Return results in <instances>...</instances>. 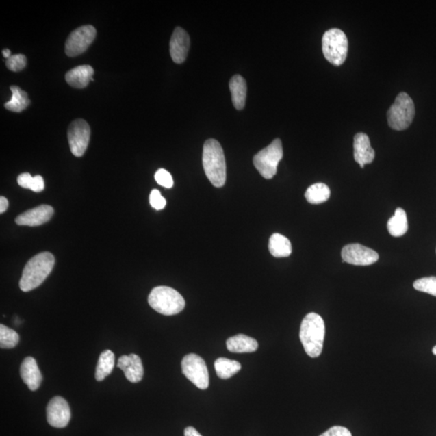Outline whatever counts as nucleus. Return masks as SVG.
<instances>
[{
	"label": "nucleus",
	"instance_id": "obj_22",
	"mask_svg": "<svg viewBox=\"0 0 436 436\" xmlns=\"http://www.w3.org/2000/svg\"><path fill=\"white\" fill-rule=\"evenodd\" d=\"M387 228L390 235L401 237L408 231L407 216L402 208H398L392 218L389 220Z\"/></svg>",
	"mask_w": 436,
	"mask_h": 436
},
{
	"label": "nucleus",
	"instance_id": "obj_36",
	"mask_svg": "<svg viewBox=\"0 0 436 436\" xmlns=\"http://www.w3.org/2000/svg\"><path fill=\"white\" fill-rule=\"evenodd\" d=\"M184 436H202V435L194 428H192V426H188V428L184 430Z\"/></svg>",
	"mask_w": 436,
	"mask_h": 436
},
{
	"label": "nucleus",
	"instance_id": "obj_21",
	"mask_svg": "<svg viewBox=\"0 0 436 436\" xmlns=\"http://www.w3.org/2000/svg\"><path fill=\"white\" fill-rule=\"evenodd\" d=\"M268 248L270 253L277 258L287 257L292 253L290 241L281 233H273L270 238Z\"/></svg>",
	"mask_w": 436,
	"mask_h": 436
},
{
	"label": "nucleus",
	"instance_id": "obj_32",
	"mask_svg": "<svg viewBox=\"0 0 436 436\" xmlns=\"http://www.w3.org/2000/svg\"><path fill=\"white\" fill-rule=\"evenodd\" d=\"M320 436H352V435L348 429L344 428V426H335Z\"/></svg>",
	"mask_w": 436,
	"mask_h": 436
},
{
	"label": "nucleus",
	"instance_id": "obj_29",
	"mask_svg": "<svg viewBox=\"0 0 436 436\" xmlns=\"http://www.w3.org/2000/svg\"><path fill=\"white\" fill-rule=\"evenodd\" d=\"M27 65V58L24 55H12L6 61V66L8 70L18 72L25 68Z\"/></svg>",
	"mask_w": 436,
	"mask_h": 436
},
{
	"label": "nucleus",
	"instance_id": "obj_16",
	"mask_svg": "<svg viewBox=\"0 0 436 436\" xmlns=\"http://www.w3.org/2000/svg\"><path fill=\"white\" fill-rule=\"evenodd\" d=\"M118 367L125 373V377L132 383H138L142 380L144 368L142 359L135 354L120 357Z\"/></svg>",
	"mask_w": 436,
	"mask_h": 436
},
{
	"label": "nucleus",
	"instance_id": "obj_5",
	"mask_svg": "<svg viewBox=\"0 0 436 436\" xmlns=\"http://www.w3.org/2000/svg\"><path fill=\"white\" fill-rule=\"evenodd\" d=\"M415 116V103L406 92L399 93L387 112L388 124L391 129L402 131L410 127Z\"/></svg>",
	"mask_w": 436,
	"mask_h": 436
},
{
	"label": "nucleus",
	"instance_id": "obj_33",
	"mask_svg": "<svg viewBox=\"0 0 436 436\" xmlns=\"http://www.w3.org/2000/svg\"><path fill=\"white\" fill-rule=\"evenodd\" d=\"M34 177L29 173H23L19 175L17 178L18 184L22 188L30 190L32 186Z\"/></svg>",
	"mask_w": 436,
	"mask_h": 436
},
{
	"label": "nucleus",
	"instance_id": "obj_23",
	"mask_svg": "<svg viewBox=\"0 0 436 436\" xmlns=\"http://www.w3.org/2000/svg\"><path fill=\"white\" fill-rule=\"evenodd\" d=\"M115 365V356L110 350H105L99 357L98 363L96 368V379L97 381H102L107 376L111 374L114 370Z\"/></svg>",
	"mask_w": 436,
	"mask_h": 436
},
{
	"label": "nucleus",
	"instance_id": "obj_15",
	"mask_svg": "<svg viewBox=\"0 0 436 436\" xmlns=\"http://www.w3.org/2000/svg\"><path fill=\"white\" fill-rule=\"evenodd\" d=\"M354 159L359 167L372 163L375 159V151L372 149L370 138L363 133H358L354 137Z\"/></svg>",
	"mask_w": 436,
	"mask_h": 436
},
{
	"label": "nucleus",
	"instance_id": "obj_1",
	"mask_svg": "<svg viewBox=\"0 0 436 436\" xmlns=\"http://www.w3.org/2000/svg\"><path fill=\"white\" fill-rule=\"evenodd\" d=\"M203 168L207 178L216 188H222L227 181V165L221 144L215 139L207 140L203 147Z\"/></svg>",
	"mask_w": 436,
	"mask_h": 436
},
{
	"label": "nucleus",
	"instance_id": "obj_19",
	"mask_svg": "<svg viewBox=\"0 0 436 436\" xmlns=\"http://www.w3.org/2000/svg\"><path fill=\"white\" fill-rule=\"evenodd\" d=\"M227 347L233 353H251L257 350L258 342L245 335L231 337L227 341Z\"/></svg>",
	"mask_w": 436,
	"mask_h": 436
},
{
	"label": "nucleus",
	"instance_id": "obj_24",
	"mask_svg": "<svg viewBox=\"0 0 436 436\" xmlns=\"http://www.w3.org/2000/svg\"><path fill=\"white\" fill-rule=\"evenodd\" d=\"M216 372L219 379L227 380L241 370V363L227 358H218L214 363Z\"/></svg>",
	"mask_w": 436,
	"mask_h": 436
},
{
	"label": "nucleus",
	"instance_id": "obj_37",
	"mask_svg": "<svg viewBox=\"0 0 436 436\" xmlns=\"http://www.w3.org/2000/svg\"><path fill=\"white\" fill-rule=\"evenodd\" d=\"M2 53H3V57L7 58V60H8V58L12 56L10 49H3Z\"/></svg>",
	"mask_w": 436,
	"mask_h": 436
},
{
	"label": "nucleus",
	"instance_id": "obj_6",
	"mask_svg": "<svg viewBox=\"0 0 436 436\" xmlns=\"http://www.w3.org/2000/svg\"><path fill=\"white\" fill-rule=\"evenodd\" d=\"M322 42L326 60L336 66L343 65L348 52V40L344 31L339 29L328 30L323 35Z\"/></svg>",
	"mask_w": 436,
	"mask_h": 436
},
{
	"label": "nucleus",
	"instance_id": "obj_7",
	"mask_svg": "<svg viewBox=\"0 0 436 436\" xmlns=\"http://www.w3.org/2000/svg\"><path fill=\"white\" fill-rule=\"evenodd\" d=\"M283 155L282 142L281 139L277 138L254 156L255 167L264 178L271 179L277 172L278 164Z\"/></svg>",
	"mask_w": 436,
	"mask_h": 436
},
{
	"label": "nucleus",
	"instance_id": "obj_30",
	"mask_svg": "<svg viewBox=\"0 0 436 436\" xmlns=\"http://www.w3.org/2000/svg\"><path fill=\"white\" fill-rule=\"evenodd\" d=\"M155 178L156 182L161 186L167 188L173 187L174 181L172 175H170L168 170H166L165 169H159L157 170Z\"/></svg>",
	"mask_w": 436,
	"mask_h": 436
},
{
	"label": "nucleus",
	"instance_id": "obj_27",
	"mask_svg": "<svg viewBox=\"0 0 436 436\" xmlns=\"http://www.w3.org/2000/svg\"><path fill=\"white\" fill-rule=\"evenodd\" d=\"M20 337L15 331L3 324L0 325V347L11 349L19 343Z\"/></svg>",
	"mask_w": 436,
	"mask_h": 436
},
{
	"label": "nucleus",
	"instance_id": "obj_38",
	"mask_svg": "<svg viewBox=\"0 0 436 436\" xmlns=\"http://www.w3.org/2000/svg\"><path fill=\"white\" fill-rule=\"evenodd\" d=\"M433 352L435 355V356H436V346H435V347L433 348Z\"/></svg>",
	"mask_w": 436,
	"mask_h": 436
},
{
	"label": "nucleus",
	"instance_id": "obj_2",
	"mask_svg": "<svg viewBox=\"0 0 436 436\" xmlns=\"http://www.w3.org/2000/svg\"><path fill=\"white\" fill-rule=\"evenodd\" d=\"M55 259L51 253H42L34 256L25 265L20 281V287L23 292L37 289L46 281L55 266Z\"/></svg>",
	"mask_w": 436,
	"mask_h": 436
},
{
	"label": "nucleus",
	"instance_id": "obj_3",
	"mask_svg": "<svg viewBox=\"0 0 436 436\" xmlns=\"http://www.w3.org/2000/svg\"><path fill=\"white\" fill-rule=\"evenodd\" d=\"M325 323L316 313H308L300 325V339L305 352L311 358L320 356L325 338Z\"/></svg>",
	"mask_w": 436,
	"mask_h": 436
},
{
	"label": "nucleus",
	"instance_id": "obj_9",
	"mask_svg": "<svg viewBox=\"0 0 436 436\" xmlns=\"http://www.w3.org/2000/svg\"><path fill=\"white\" fill-rule=\"evenodd\" d=\"M97 29L92 25L79 27L67 38L65 51L67 56L75 57L82 55L95 40Z\"/></svg>",
	"mask_w": 436,
	"mask_h": 436
},
{
	"label": "nucleus",
	"instance_id": "obj_35",
	"mask_svg": "<svg viewBox=\"0 0 436 436\" xmlns=\"http://www.w3.org/2000/svg\"><path fill=\"white\" fill-rule=\"evenodd\" d=\"M8 201L5 197H0V213L3 214L8 208Z\"/></svg>",
	"mask_w": 436,
	"mask_h": 436
},
{
	"label": "nucleus",
	"instance_id": "obj_10",
	"mask_svg": "<svg viewBox=\"0 0 436 436\" xmlns=\"http://www.w3.org/2000/svg\"><path fill=\"white\" fill-rule=\"evenodd\" d=\"M67 137L72 154L82 157L86 152L91 137V129L86 120L77 119L70 125Z\"/></svg>",
	"mask_w": 436,
	"mask_h": 436
},
{
	"label": "nucleus",
	"instance_id": "obj_20",
	"mask_svg": "<svg viewBox=\"0 0 436 436\" xmlns=\"http://www.w3.org/2000/svg\"><path fill=\"white\" fill-rule=\"evenodd\" d=\"M230 90L233 106L238 110L244 109L247 86L246 80L240 75H236L230 81Z\"/></svg>",
	"mask_w": 436,
	"mask_h": 436
},
{
	"label": "nucleus",
	"instance_id": "obj_28",
	"mask_svg": "<svg viewBox=\"0 0 436 436\" xmlns=\"http://www.w3.org/2000/svg\"><path fill=\"white\" fill-rule=\"evenodd\" d=\"M413 285L418 291L436 296V277L419 279Z\"/></svg>",
	"mask_w": 436,
	"mask_h": 436
},
{
	"label": "nucleus",
	"instance_id": "obj_11",
	"mask_svg": "<svg viewBox=\"0 0 436 436\" xmlns=\"http://www.w3.org/2000/svg\"><path fill=\"white\" fill-rule=\"evenodd\" d=\"M341 255L345 263L357 266H368L379 259V255L374 250L359 244L345 246Z\"/></svg>",
	"mask_w": 436,
	"mask_h": 436
},
{
	"label": "nucleus",
	"instance_id": "obj_8",
	"mask_svg": "<svg viewBox=\"0 0 436 436\" xmlns=\"http://www.w3.org/2000/svg\"><path fill=\"white\" fill-rule=\"evenodd\" d=\"M183 375L201 389H208L209 376L208 368L203 359L198 355L188 354L181 363Z\"/></svg>",
	"mask_w": 436,
	"mask_h": 436
},
{
	"label": "nucleus",
	"instance_id": "obj_26",
	"mask_svg": "<svg viewBox=\"0 0 436 436\" xmlns=\"http://www.w3.org/2000/svg\"><path fill=\"white\" fill-rule=\"evenodd\" d=\"M11 91L12 97L10 101H8L4 106L9 111L21 112L30 105L28 94L18 86H12Z\"/></svg>",
	"mask_w": 436,
	"mask_h": 436
},
{
	"label": "nucleus",
	"instance_id": "obj_4",
	"mask_svg": "<svg viewBox=\"0 0 436 436\" xmlns=\"http://www.w3.org/2000/svg\"><path fill=\"white\" fill-rule=\"evenodd\" d=\"M148 303L155 311L166 316L178 314L185 307V300L182 295L167 286L153 289L148 296Z\"/></svg>",
	"mask_w": 436,
	"mask_h": 436
},
{
	"label": "nucleus",
	"instance_id": "obj_13",
	"mask_svg": "<svg viewBox=\"0 0 436 436\" xmlns=\"http://www.w3.org/2000/svg\"><path fill=\"white\" fill-rule=\"evenodd\" d=\"M190 49V35L181 27H177L170 42V53L175 64H183L186 60Z\"/></svg>",
	"mask_w": 436,
	"mask_h": 436
},
{
	"label": "nucleus",
	"instance_id": "obj_17",
	"mask_svg": "<svg viewBox=\"0 0 436 436\" xmlns=\"http://www.w3.org/2000/svg\"><path fill=\"white\" fill-rule=\"evenodd\" d=\"M21 376L30 390L36 391L39 389L42 384V375L34 358L26 357L22 362Z\"/></svg>",
	"mask_w": 436,
	"mask_h": 436
},
{
	"label": "nucleus",
	"instance_id": "obj_25",
	"mask_svg": "<svg viewBox=\"0 0 436 436\" xmlns=\"http://www.w3.org/2000/svg\"><path fill=\"white\" fill-rule=\"evenodd\" d=\"M305 196L310 204H322L329 200L331 190L329 187L325 183H314L308 188V190L305 192Z\"/></svg>",
	"mask_w": 436,
	"mask_h": 436
},
{
	"label": "nucleus",
	"instance_id": "obj_12",
	"mask_svg": "<svg viewBox=\"0 0 436 436\" xmlns=\"http://www.w3.org/2000/svg\"><path fill=\"white\" fill-rule=\"evenodd\" d=\"M47 422L56 428H64L70 420V409L64 398L57 396L49 402L47 409Z\"/></svg>",
	"mask_w": 436,
	"mask_h": 436
},
{
	"label": "nucleus",
	"instance_id": "obj_34",
	"mask_svg": "<svg viewBox=\"0 0 436 436\" xmlns=\"http://www.w3.org/2000/svg\"><path fill=\"white\" fill-rule=\"evenodd\" d=\"M44 188V183L42 177H40V175H36V177H34L32 186H31L30 190L35 192H42Z\"/></svg>",
	"mask_w": 436,
	"mask_h": 436
},
{
	"label": "nucleus",
	"instance_id": "obj_14",
	"mask_svg": "<svg viewBox=\"0 0 436 436\" xmlns=\"http://www.w3.org/2000/svg\"><path fill=\"white\" fill-rule=\"evenodd\" d=\"M53 213L52 206L42 205L18 216L15 221L19 226L38 227L49 222Z\"/></svg>",
	"mask_w": 436,
	"mask_h": 436
},
{
	"label": "nucleus",
	"instance_id": "obj_31",
	"mask_svg": "<svg viewBox=\"0 0 436 436\" xmlns=\"http://www.w3.org/2000/svg\"><path fill=\"white\" fill-rule=\"evenodd\" d=\"M150 203L153 208L156 210H161L165 208L167 201H166L164 197L161 195L159 190H152L150 195Z\"/></svg>",
	"mask_w": 436,
	"mask_h": 436
},
{
	"label": "nucleus",
	"instance_id": "obj_18",
	"mask_svg": "<svg viewBox=\"0 0 436 436\" xmlns=\"http://www.w3.org/2000/svg\"><path fill=\"white\" fill-rule=\"evenodd\" d=\"M94 70L91 66L83 65L75 67L66 74V83L75 88H86L90 81H94Z\"/></svg>",
	"mask_w": 436,
	"mask_h": 436
}]
</instances>
